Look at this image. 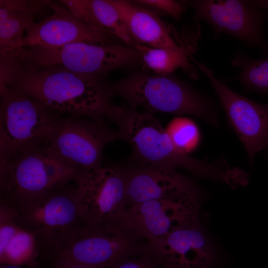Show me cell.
I'll list each match as a JSON object with an SVG mask.
<instances>
[{
	"instance_id": "cell-1",
	"label": "cell",
	"mask_w": 268,
	"mask_h": 268,
	"mask_svg": "<svg viewBox=\"0 0 268 268\" xmlns=\"http://www.w3.org/2000/svg\"><path fill=\"white\" fill-rule=\"evenodd\" d=\"M0 88L23 94L52 113L106 117L114 104L106 78L39 65L18 56L0 59Z\"/></svg>"
},
{
	"instance_id": "cell-2",
	"label": "cell",
	"mask_w": 268,
	"mask_h": 268,
	"mask_svg": "<svg viewBox=\"0 0 268 268\" xmlns=\"http://www.w3.org/2000/svg\"><path fill=\"white\" fill-rule=\"evenodd\" d=\"M109 119L117 125L119 138L130 144L131 159L139 166L181 168L200 178L218 182L224 179L227 169L222 159L209 162L182 152L153 114L117 106Z\"/></svg>"
},
{
	"instance_id": "cell-3",
	"label": "cell",
	"mask_w": 268,
	"mask_h": 268,
	"mask_svg": "<svg viewBox=\"0 0 268 268\" xmlns=\"http://www.w3.org/2000/svg\"><path fill=\"white\" fill-rule=\"evenodd\" d=\"M110 88L114 96L123 98L131 108L142 107L152 114L190 115L218 125L213 100L172 73L137 72L111 84Z\"/></svg>"
},
{
	"instance_id": "cell-4",
	"label": "cell",
	"mask_w": 268,
	"mask_h": 268,
	"mask_svg": "<svg viewBox=\"0 0 268 268\" xmlns=\"http://www.w3.org/2000/svg\"><path fill=\"white\" fill-rule=\"evenodd\" d=\"M82 173L54 158L46 147L22 154L0 165V202L22 214L49 192Z\"/></svg>"
},
{
	"instance_id": "cell-5",
	"label": "cell",
	"mask_w": 268,
	"mask_h": 268,
	"mask_svg": "<svg viewBox=\"0 0 268 268\" xmlns=\"http://www.w3.org/2000/svg\"><path fill=\"white\" fill-rule=\"evenodd\" d=\"M17 221L34 237L41 258L50 263L80 233L85 222L80 215L77 185L68 183L36 201Z\"/></svg>"
},
{
	"instance_id": "cell-6",
	"label": "cell",
	"mask_w": 268,
	"mask_h": 268,
	"mask_svg": "<svg viewBox=\"0 0 268 268\" xmlns=\"http://www.w3.org/2000/svg\"><path fill=\"white\" fill-rule=\"evenodd\" d=\"M0 165L47 147L60 116L6 88H0Z\"/></svg>"
},
{
	"instance_id": "cell-7",
	"label": "cell",
	"mask_w": 268,
	"mask_h": 268,
	"mask_svg": "<svg viewBox=\"0 0 268 268\" xmlns=\"http://www.w3.org/2000/svg\"><path fill=\"white\" fill-rule=\"evenodd\" d=\"M201 194L199 188L127 208L113 224L146 242L200 223Z\"/></svg>"
},
{
	"instance_id": "cell-8",
	"label": "cell",
	"mask_w": 268,
	"mask_h": 268,
	"mask_svg": "<svg viewBox=\"0 0 268 268\" xmlns=\"http://www.w3.org/2000/svg\"><path fill=\"white\" fill-rule=\"evenodd\" d=\"M18 56L31 63L103 78L112 71L134 66L141 61L135 48L122 44L76 43L58 47H25Z\"/></svg>"
},
{
	"instance_id": "cell-9",
	"label": "cell",
	"mask_w": 268,
	"mask_h": 268,
	"mask_svg": "<svg viewBox=\"0 0 268 268\" xmlns=\"http://www.w3.org/2000/svg\"><path fill=\"white\" fill-rule=\"evenodd\" d=\"M119 138L101 117L60 116L47 151L61 163L80 173L102 166L106 145Z\"/></svg>"
},
{
	"instance_id": "cell-10",
	"label": "cell",
	"mask_w": 268,
	"mask_h": 268,
	"mask_svg": "<svg viewBox=\"0 0 268 268\" xmlns=\"http://www.w3.org/2000/svg\"><path fill=\"white\" fill-rule=\"evenodd\" d=\"M127 172L114 166H100L81 174L76 183L80 215L88 226L115 223L126 205Z\"/></svg>"
},
{
	"instance_id": "cell-11",
	"label": "cell",
	"mask_w": 268,
	"mask_h": 268,
	"mask_svg": "<svg viewBox=\"0 0 268 268\" xmlns=\"http://www.w3.org/2000/svg\"><path fill=\"white\" fill-rule=\"evenodd\" d=\"M138 239L114 225H86L51 261H63L93 268H108L125 258L141 253L145 246Z\"/></svg>"
},
{
	"instance_id": "cell-12",
	"label": "cell",
	"mask_w": 268,
	"mask_h": 268,
	"mask_svg": "<svg viewBox=\"0 0 268 268\" xmlns=\"http://www.w3.org/2000/svg\"><path fill=\"white\" fill-rule=\"evenodd\" d=\"M194 11L196 21L209 24L217 37L225 34L249 47L257 46L268 52L263 33L265 16L249 0H194L184 1Z\"/></svg>"
},
{
	"instance_id": "cell-13",
	"label": "cell",
	"mask_w": 268,
	"mask_h": 268,
	"mask_svg": "<svg viewBox=\"0 0 268 268\" xmlns=\"http://www.w3.org/2000/svg\"><path fill=\"white\" fill-rule=\"evenodd\" d=\"M190 61L207 77L214 89L229 122L242 141L249 161L264 150L268 140V104H260L227 87L208 67L193 56Z\"/></svg>"
},
{
	"instance_id": "cell-14",
	"label": "cell",
	"mask_w": 268,
	"mask_h": 268,
	"mask_svg": "<svg viewBox=\"0 0 268 268\" xmlns=\"http://www.w3.org/2000/svg\"><path fill=\"white\" fill-rule=\"evenodd\" d=\"M145 251L158 268H214L218 259L200 222L147 242Z\"/></svg>"
},
{
	"instance_id": "cell-15",
	"label": "cell",
	"mask_w": 268,
	"mask_h": 268,
	"mask_svg": "<svg viewBox=\"0 0 268 268\" xmlns=\"http://www.w3.org/2000/svg\"><path fill=\"white\" fill-rule=\"evenodd\" d=\"M53 14L28 25L22 47H58L76 43L98 45L124 44L74 15L60 2L48 0Z\"/></svg>"
},
{
	"instance_id": "cell-16",
	"label": "cell",
	"mask_w": 268,
	"mask_h": 268,
	"mask_svg": "<svg viewBox=\"0 0 268 268\" xmlns=\"http://www.w3.org/2000/svg\"><path fill=\"white\" fill-rule=\"evenodd\" d=\"M127 172L126 209L198 188L191 179L175 170L138 166Z\"/></svg>"
},
{
	"instance_id": "cell-17",
	"label": "cell",
	"mask_w": 268,
	"mask_h": 268,
	"mask_svg": "<svg viewBox=\"0 0 268 268\" xmlns=\"http://www.w3.org/2000/svg\"><path fill=\"white\" fill-rule=\"evenodd\" d=\"M136 44L177 51L188 50L155 12L132 0H110Z\"/></svg>"
},
{
	"instance_id": "cell-18",
	"label": "cell",
	"mask_w": 268,
	"mask_h": 268,
	"mask_svg": "<svg viewBox=\"0 0 268 268\" xmlns=\"http://www.w3.org/2000/svg\"><path fill=\"white\" fill-rule=\"evenodd\" d=\"M50 9L48 0H0V59L18 54L28 25Z\"/></svg>"
},
{
	"instance_id": "cell-19",
	"label": "cell",
	"mask_w": 268,
	"mask_h": 268,
	"mask_svg": "<svg viewBox=\"0 0 268 268\" xmlns=\"http://www.w3.org/2000/svg\"><path fill=\"white\" fill-rule=\"evenodd\" d=\"M16 213L7 205L0 203L1 263L35 264L34 259L40 256L38 247L32 234L16 220Z\"/></svg>"
},
{
	"instance_id": "cell-20",
	"label": "cell",
	"mask_w": 268,
	"mask_h": 268,
	"mask_svg": "<svg viewBox=\"0 0 268 268\" xmlns=\"http://www.w3.org/2000/svg\"><path fill=\"white\" fill-rule=\"evenodd\" d=\"M74 15L89 25L104 32L126 46L136 44L128 33L116 8L110 0H61Z\"/></svg>"
},
{
	"instance_id": "cell-21",
	"label": "cell",
	"mask_w": 268,
	"mask_h": 268,
	"mask_svg": "<svg viewBox=\"0 0 268 268\" xmlns=\"http://www.w3.org/2000/svg\"><path fill=\"white\" fill-rule=\"evenodd\" d=\"M135 48L139 52L144 66L155 74H171L180 68L192 79L199 77L197 68L189 60L191 54L188 50L177 51L139 44H136Z\"/></svg>"
},
{
	"instance_id": "cell-22",
	"label": "cell",
	"mask_w": 268,
	"mask_h": 268,
	"mask_svg": "<svg viewBox=\"0 0 268 268\" xmlns=\"http://www.w3.org/2000/svg\"><path fill=\"white\" fill-rule=\"evenodd\" d=\"M232 66L240 69L230 80L239 81L246 90L268 95V57L253 59L243 52H236Z\"/></svg>"
},
{
	"instance_id": "cell-23",
	"label": "cell",
	"mask_w": 268,
	"mask_h": 268,
	"mask_svg": "<svg viewBox=\"0 0 268 268\" xmlns=\"http://www.w3.org/2000/svg\"><path fill=\"white\" fill-rule=\"evenodd\" d=\"M166 131L174 145L187 154L195 149L200 142L199 128L195 123L189 118L174 119Z\"/></svg>"
},
{
	"instance_id": "cell-24",
	"label": "cell",
	"mask_w": 268,
	"mask_h": 268,
	"mask_svg": "<svg viewBox=\"0 0 268 268\" xmlns=\"http://www.w3.org/2000/svg\"><path fill=\"white\" fill-rule=\"evenodd\" d=\"M133 2L159 14L168 15L180 20L185 12L187 5L183 1L173 0H135Z\"/></svg>"
},
{
	"instance_id": "cell-25",
	"label": "cell",
	"mask_w": 268,
	"mask_h": 268,
	"mask_svg": "<svg viewBox=\"0 0 268 268\" xmlns=\"http://www.w3.org/2000/svg\"><path fill=\"white\" fill-rule=\"evenodd\" d=\"M108 268H158L145 250L122 260Z\"/></svg>"
},
{
	"instance_id": "cell-26",
	"label": "cell",
	"mask_w": 268,
	"mask_h": 268,
	"mask_svg": "<svg viewBox=\"0 0 268 268\" xmlns=\"http://www.w3.org/2000/svg\"><path fill=\"white\" fill-rule=\"evenodd\" d=\"M52 264L51 268H93L79 264L63 261H55Z\"/></svg>"
},
{
	"instance_id": "cell-27",
	"label": "cell",
	"mask_w": 268,
	"mask_h": 268,
	"mask_svg": "<svg viewBox=\"0 0 268 268\" xmlns=\"http://www.w3.org/2000/svg\"><path fill=\"white\" fill-rule=\"evenodd\" d=\"M0 268H42L38 265H20L15 264H3L1 265Z\"/></svg>"
}]
</instances>
